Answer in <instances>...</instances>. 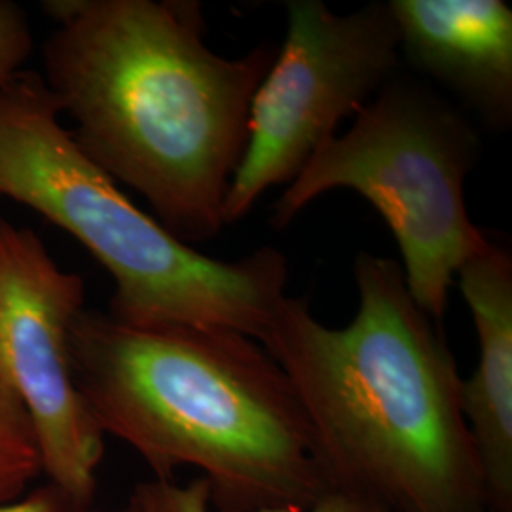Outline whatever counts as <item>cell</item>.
<instances>
[{
	"label": "cell",
	"instance_id": "7c38bea8",
	"mask_svg": "<svg viewBox=\"0 0 512 512\" xmlns=\"http://www.w3.org/2000/svg\"><path fill=\"white\" fill-rule=\"evenodd\" d=\"M35 38L27 14L16 2L0 0V90L21 73Z\"/></svg>",
	"mask_w": 512,
	"mask_h": 512
},
{
	"label": "cell",
	"instance_id": "8fae6325",
	"mask_svg": "<svg viewBox=\"0 0 512 512\" xmlns=\"http://www.w3.org/2000/svg\"><path fill=\"white\" fill-rule=\"evenodd\" d=\"M135 512H213L209 503V486L200 478L188 486L173 480L154 478L135 488L128 503ZM256 512H389L365 497L332 490L306 511L264 509Z\"/></svg>",
	"mask_w": 512,
	"mask_h": 512
},
{
	"label": "cell",
	"instance_id": "277c9868",
	"mask_svg": "<svg viewBox=\"0 0 512 512\" xmlns=\"http://www.w3.org/2000/svg\"><path fill=\"white\" fill-rule=\"evenodd\" d=\"M42 74L0 90V198L78 239L114 281L110 311L133 327H209L258 344L285 300L287 258L262 247L239 260L203 255L143 213L80 152Z\"/></svg>",
	"mask_w": 512,
	"mask_h": 512
},
{
	"label": "cell",
	"instance_id": "7a4b0ae2",
	"mask_svg": "<svg viewBox=\"0 0 512 512\" xmlns=\"http://www.w3.org/2000/svg\"><path fill=\"white\" fill-rule=\"evenodd\" d=\"M359 310L334 329L285 296L260 346L310 423L332 490L389 512H486L461 378L442 323L408 293L399 262L359 253Z\"/></svg>",
	"mask_w": 512,
	"mask_h": 512
},
{
	"label": "cell",
	"instance_id": "ba28073f",
	"mask_svg": "<svg viewBox=\"0 0 512 512\" xmlns=\"http://www.w3.org/2000/svg\"><path fill=\"white\" fill-rule=\"evenodd\" d=\"M401 54L488 128L512 122V10L503 0H391Z\"/></svg>",
	"mask_w": 512,
	"mask_h": 512
},
{
	"label": "cell",
	"instance_id": "30bf717a",
	"mask_svg": "<svg viewBox=\"0 0 512 512\" xmlns=\"http://www.w3.org/2000/svg\"><path fill=\"white\" fill-rule=\"evenodd\" d=\"M38 476L44 475L35 425L0 370V505L31 492Z\"/></svg>",
	"mask_w": 512,
	"mask_h": 512
},
{
	"label": "cell",
	"instance_id": "4fadbf2b",
	"mask_svg": "<svg viewBox=\"0 0 512 512\" xmlns=\"http://www.w3.org/2000/svg\"><path fill=\"white\" fill-rule=\"evenodd\" d=\"M0 512H97L93 501H84L55 484H42L16 501L0 505Z\"/></svg>",
	"mask_w": 512,
	"mask_h": 512
},
{
	"label": "cell",
	"instance_id": "5b68a950",
	"mask_svg": "<svg viewBox=\"0 0 512 512\" xmlns=\"http://www.w3.org/2000/svg\"><path fill=\"white\" fill-rule=\"evenodd\" d=\"M478 152V133L465 114L427 86L393 76L353 126L319 148L287 184L272 226H289L332 190L357 192L397 241L408 293L442 323L459 268L490 241L465 202Z\"/></svg>",
	"mask_w": 512,
	"mask_h": 512
},
{
	"label": "cell",
	"instance_id": "52a82bcc",
	"mask_svg": "<svg viewBox=\"0 0 512 512\" xmlns=\"http://www.w3.org/2000/svg\"><path fill=\"white\" fill-rule=\"evenodd\" d=\"M82 310V277L0 217V370L35 425L46 482L93 501L105 435L74 384L69 338Z\"/></svg>",
	"mask_w": 512,
	"mask_h": 512
},
{
	"label": "cell",
	"instance_id": "9c48e42d",
	"mask_svg": "<svg viewBox=\"0 0 512 512\" xmlns=\"http://www.w3.org/2000/svg\"><path fill=\"white\" fill-rule=\"evenodd\" d=\"M478 338V365L461 380L486 512H512V256L492 239L458 275Z\"/></svg>",
	"mask_w": 512,
	"mask_h": 512
},
{
	"label": "cell",
	"instance_id": "5bb4252c",
	"mask_svg": "<svg viewBox=\"0 0 512 512\" xmlns=\"http://www.w3.org/2000/svg\"><path fill=\"white\" fill-rule=\"evenodd\" d=\"M112 512H135L133 511V509H131V507H124V509H118V511H112Z\"/></svg>",
	"mask_w": 512,
	"mask_h": 512
},
{
	"label": "cell",
	"instance_id": "8992f818",
	"mask_svg": "<svg viewBox=\"0 0 512 512\" xmlns=\"http://www.w3.org/2000/svg\"><path fill=\"white\" fill-rule=\"evenodd\" d=\"M401 42L389 2L336 14L323 0L287 2V37L258 86L249 141L224 203L243 219L275 184H291L393 78Z\"/></svg>",
	"mask_w": 512,
	"mask_h": 512
},
{
	"label": "cell",
	"instance_id": "6da1fadb",
	"mask_svg": "<svg viewBox=\"0 0 512 512\" xmlns=\"http://www.w3.org/2000/svg\"><path fill=\"white\" fill-rule=\"evenodd\" d=\"M44 84L76 147L137 190L169 234L209 241L243 160L256 90L277 50L241 57L205 42L196 0H48Z\"/></svg>",
	"mask_w": 512,
	"mask_h": 512
},
{
	"label": "cell",
	"instance_id": "3957f363",
	"mask_svg": "<svg viewBox=\"0 0 512 512\" xmlns=\"http://www.w3.org/2000/svg\"><path fill=\"white\" fill-rule=\"evenodd\" d=\"M69 348L101 433L126 442L160 480L200 469L213 512L306 511L332 492L293 385L253 338L133 327L82 310Z\"/></svg>",
	"mask_w": 512,
	"mask_h": 512
}]
</instances>
